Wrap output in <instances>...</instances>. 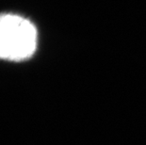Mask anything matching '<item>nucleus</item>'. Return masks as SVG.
<instances>
[{
    "instance_id": "obj_1",
    "label": "nucleus",
    "mask_w": 146,
    "mask_h": 145,
    "mask_svg": "<svg viewBox=\"0 0 146 145\" xmlns=\"http://www.w3.org/2000/svg\"><path fill=\"white\" fill-rule=\"evenodd\" d=\"M36 48L37 29L29 20L16 14H0V58L26 60Z\"/></svg>"
}]
</instances>
